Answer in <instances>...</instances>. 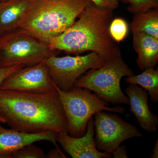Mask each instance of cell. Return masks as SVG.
I'll return each instance as SVG.
<instances>
[{
  "label": "cell",
  "instance_id": "6da1fadb",
  "mask_svg": "<svg viewBox=\"0 0 158 158\" xmlns=\"http://www.w3.org/2000/svg\"><path fill=\"white\" fill-rule=\"evenodd\" d=\"M0 116L23 132L67 133L68 121L57 90L45 93L0 89Z\"/></svg>",
  "mask_w": 158,
  "mask_h": 158
},
{
  "label": "cell",
  "instance_id": "7a4b0ae2",
  "mask_svg": "<svg viewBox=\"0 0 158 158\" xmlns=\"http://www.w3.org/2000/svg\"><path fill=\"white\" fill-rule=\"evenodd\" d=\"M113 11L90 1L79 19L52 39L49 47L52 50L77 55L90 51L106 61L122 57L119 46L110 34Z\"/></svg>",
  "mask_w": 158,
  "mask_h": 158
},
{
  "label": "cell",
  "instance_id": "3957f363",
  "mask_svg": "<svg viewBox=\"0 0 158 158\" xmlns=\"http://www.w3.org/2000/svg\"><path fill=\"white\" fill-rule=\"evenodd\" d=\"M90 0H31L18 28L48 45L70 27Z\"/></svg>",
  "mask_w": 158,
  "mask_h": 158
},
{
  "label": "cell",
  "instance_id": "277c9868",
  "mask_svg": "<svg viewBox=\"0 0 158 158\" xmlns=\"http://www.w3.org/2000/svg\"><path fill=\"white\" fill-rule=\"evenodd\" d=\"M67 121L68 134L78 138L84 136L90 118L96 113L106 111L123 114L125 108L118 106L109 107V102L98 98L86 88L73 87L62 90L56 85Z\"/></svg>",
  "mask_w": 158,
  "mask_h": 158
},
{
  "label": "cell",
  "instance_id": "5b68a950",
  "mask_svg": "<svg viewBox=\"0 0 158 158\" xmlns=\"http://www.w3.org/2000/svg\"><path fill=\"white\" fill-rule=\"evenodd\" d=\"M134 75L122 57H119L107 60L100 68L88 71L77 80L74 86L93 91L100 98L113 104L129 105L120 83L123 78Z\"/></svg>",
  "mask_w": 158,
  "mask_h": 158
},
{
  "label": "cell",
  "instance_id": "8992f818",
  "mask_svg": "<svg viewBox=\"0 0 158 158\" xmlns=\"http://www.w3.org/2000/svg\"><path fill=\"white\" fill-rule=\"evenodd\" d=\"M60 52L18 28L0 37V68L35 65Z\"/></svg>",
  "mask_w": 158,
  "mask_h": 158
},
{
  "label": "cell",
  "instance_id": "52a82bcc",
  "mask_svg": "<svg viewBox=\"0 0 158 158\" xmlns=\"http://www.w3.org/2000/svg\"><path fill=\"white\" fill-rule=\"evenodd\" d=\"M98 54L91 52L85 56H52L44 61L51 78L62 90L74 87L81 76L91 69L100 68L106 62Z\"/></svg>",
  "mask_w": 158,
  "mask_h": 158
},
{
  "label": "cell",
  "instance_id": "ba28073f",
  "mask_svg": "<svg viewBox=\"0 0 158 158\" xmlns=\"http://www.w3.org/2000/svg\"><path fill=\"white\" fill-rule=\"evenodd\" d=\"M94 116V141L100 151L112 154L125 140L143 136L135 126L115 113L101 111Z\"/></svg>",
  "mask_w": 158,
  "mask_h": 158
},
{
  "label": "cell",
  "instance_id": "9c48e42d",
  "mask_svg": "<svg viewBox=\"0 0 158 158\" xmlns=\"http://www.w3.org/2000/svg\"><path fill=\"white\" fill-rule=\"evenodd\" d=\"M0 89L23 92L45 93L56 90L44 62L26 66L5 79Z\"/></svg>",
  "mask_w": 158,
  "mask_h": 158
},
{
  "label": "cell",
  "instance_id": "30bf717a",
  "mask_svg": "<svg viewBox=\"0 0 158 158\" xmlns=\"http://www.w3.org/2000/svg\"><path fill=\"white\" fill-rule=\"evenodd\" d=\"M94 118L92 117L87 125L84 136L75 138L67 133H58L57 141L61 144L65 152L73 158H111L112 154L100 151L97 148L94 141Z\"/></svg>",
  "mask_w": 158,
  "mask_h": 158
},
{
  "label": "cell",
  "instance_id": "8fae6325",
  "mask_svg": "<svg viewBox=\"0 0 158 158\" xmlns=\"http://www.w3.org/2000/svg\"><path fill=\"white\" fill-rule=\"evenodd\" d=\"M0 122V158H7V156L28 144L41 141H50L57 146L55 132L40 133H28L14 129L5 128Z\"/></svg>",
  "mask_w": 158,
  "mask_h": 158
},
{
  "label": "cell",
  "instance_id": "7c38bea8",
  "mask_svg": "<svg viewBox=\"0 0 158 158\" xmlns=\"http://www.w3.org/2000/svg\"><path fill=\"white\" fill-rule=\"evenodd\" d=\"M126 93L129 100L130 111L135 116L140 127L148 132H155L158 128V116L150 110L147 90L135 84H129Z\"/></svg>",
  "mask_w": 158,
  "mask_h": 158
},
{
  "label": "cell",
  "instance_id": "4fadbf2b",
  "mask_svg": "<svg viewBox=\"0 0 158 158\" xmlns=\"http://www.w3.org/2000/svg\"><path fill=\"white\" fill-rule=\"evenodd\" d=\"M133 35V47L138 55L137 65L140 70L154 68L158 62V39L144 33Z\"/></svg>",
  "mask_w": 158,
  "mask_h": 158
},
{
  "label": "cell",
  "instance_id": "5bb4252c",
  "mask_svg": "<svg viewBox=\"0 0 158 158\" xmlns=\"http://www.w3.org/2000/svg\"><path fill=\"white\" fill-rule=\"evenodd\" d=\"M31 0H6L0 2V37L18 28L20 21Z\"/></svg>",
  "mask_w": 158,
  "mask_h": 158
},
{
  "label": "cell",
  "instance_id": "9a60e30c",
  "mask_svg": "<svg viewBox=\"0 0 158 158\" xmlns=\"http://www.w3.org/2000/svg\"><path fill=\"white\" fill-rule=\"evenodd\" d=\"M131 30L133 35L143 33L158 39V9L135 13Z\"/></svg>",
  "mask_w": 158,
  "mask_h": 158
},
{
  "label": "cell",
  "instance_id": "2e32d148",
  "mask_svg": "<svg viewBox=\"0 0 158 158\" xmlns=\"http://www.w3.org/2000/svg\"><path fill=\"white\" fill-rule=\"evenodd\" d=\"M126 82L129 84H135L147 90L152 102L158 101V68L146 69L138 75L125 78Z\"/></svg>",
  "mask_w": 158,
  "mask_h": 158
},
{
  "label": "cell",
  "instance_id": "e0dca14e",
  "mask_svg": "<svg viewBox=\"0 0 158 158\" xmlns=\"http://www.w3.org/2000/svg\"><path fill=\"white\" fill-rule=\"evenodd\" d=\"M128 25L125 20L116 18L112 20L110 26V35L116 42L124 40L128 33Z\"/></svg>",
  "mask_w": 158,
  "mask_h": 158
},
{
  "label": "cell",
  "instance_id": "ac0fdd59",
  "mask_svg": "<svg viewBox=\"0 0 158 158\" xmlns=\"http://www.w3.org/2000/svg\"><path fill=\"white\" fill-rule=\"evenodd\" d=\"M128 4L127 10L131 13L145 12L152 9H158V0H121Z\"/></svg>",
  "mask_w": 158,
  "mask_h": 158
},
{
  "label": "cell",
  "instance_id": "d6986e66",
  "mask_svg": "<svg viewBox=\"0 0 158 158\" xmlns=\"http://www.w3.org/2000/svg\"><path fill=\"white\" fill-rule=\"evenodd\" d=\"M45 158V154L43 150L33 144L24 146L7 157V158Z\"/></svg>",
  "mask_w": 158,
  "mask_h": 158
},
{
  "label": "cell",
  "instance_id": "ffe728a7",
  "mask_svg": "<svg viewBox=\"0 0 158 158\" xmlns=\"http://www.w3.org/2000/svg\"><path fill=\"white\" fill-rule=\"evenodd\" d=\"M96 6L114 11L118 8L119 0H90Z\"/></svg>",
  "mask_w": 158,
  "mask_h": 158
},
{
  "label": "cell",
  "instance_id": "44dd1931",
  "mask_svg": "<svg viewBox=\"0 0 158 158\" xmlns=\"http://www.w3.org/2000/svg\"><path fill=\"white\" fill-rule=\"evenodd\" d=\"M25 66L23 65H16L6 68H0V86L3 81L9 75Z\"/></svg>",
  "mask_w": 158,
  "mask_h": 158
},
{
  "label": "cell",
  "instance_id": "7402d4cb",
  "mask_svg": "<svg viewBox=\"0 0 158 158\" xmlns=\"http://www.w3.org/2000/svg\"><path fill=\"white\" fill-rule=\"evenodd\" d=\"M114 158H128L127 150L125 145H120L112 153Z\"/></svg>",
  "mask_w": 158,
  "mask_h": 158
},
{
  "label": "cell",
  "instance_id": "603a6c76",
  "mask_svg": "<svg viewBox=\"0 0 158 158\" xmlns=\"http://www.w3.org/2000/svg\"><path fill=\"white\" fill-rule=\"evenodd\" d=\"M45 158H66L67 157L62 152L58 145L54 149L51 150L47 155Z\"/></svg>",
  "mask_w": 158,
  "mask_h": 158
},
{
  "label": "cell",
  "instance_id": "cb8c5ba5",
  "mask_svg": "<svg viewBox=\"0 0 158 158\" xmlns=\"http://www.w3.org/2000/svg\"><path fill=\"white\" fill-rule=\"evenodd\" d=\"M150 158H158V138L157 139L155 145L153 149Z\"/></svg>",
  "mask_w": 158,
  "mask_h": 158
},
{
  "label": "cell",
  "instance_id": "d4e9b609",
  "mask_svg": "<svg viewBox=\"0 0 158 158\" xmlns=\"http://www.w3.org/2000/svg\"><path fill=\"white\" fill-rule=\"evenodd\" d=\"M0 122H1V123H5V121H4V119L1 117V116H0Z\"/></svg>",
  "mask_w": 158,
  "mask_h": 158
},
{
  "label": "cell",
  "instance_id": "484cf974",
  "mask_svg": "<svg viewBox=\"0 0 158 158\" xmlns=\"http://www.w3.org/2000/svg\"><path fill=\"white\" fill-rule=\"evenodd\" d=\"M6 1V0H0V2H4V1Z\"/></svg>",
  "mask_w": 158,
  "mask_h": 158
}]
</instances>
